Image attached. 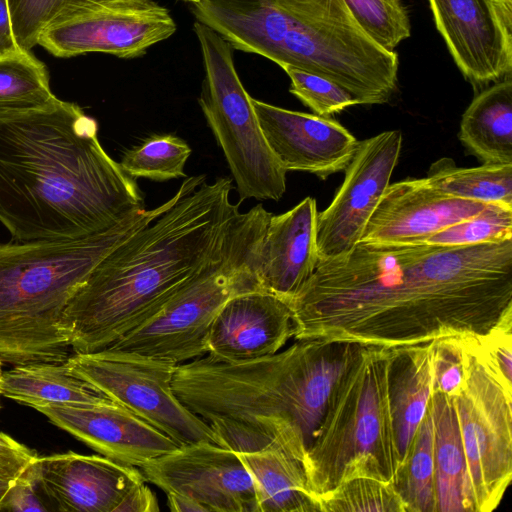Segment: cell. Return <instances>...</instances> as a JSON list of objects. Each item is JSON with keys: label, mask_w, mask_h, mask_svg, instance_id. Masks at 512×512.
<instances>
[{"label": "cell", "mask_w": 512, "mask_h": 512, "mask_svg": "<svg viewBox=\"0 0 512 512\" xmlns=\"http://www.w3.org/2000/svg\"><path fill=\"white\" fill-rule=\"evenodd\" d=\"M271 215L261 204L238 212L220 252L153 315L106 348L175 365L207 354L209 330L223 304L260 289L258 253Z\"/></svg>", "instance_id": "obj_7"}, {"label": "cell", "mask_w": 512, "mask_h": 512, "mask_svg": "<svg viewBox=\"0 0 512 512\" xmlns=\"http://www.w3.org/2000/svg\"><path fill=\"white\" fill-rule=\"evenodd\" d=\"M67 362L73 372L179 446L217 444L211 428L176 396L172 382L177 365L108 348L74 353Z\"/></svg>", "instance_id": "obj_11"}, {"label": "cell", "mask_w": 512, "mask_h": 512, "mask_svg": "<svg viewBox=\"0 0 512 512\" xmlns=\"http://www.w3.org/2000/svg\"><path fill=\"white\" fill-rule=\"evenodd\" d=\"M36 477L39 490L63 512H116L129 492L146 481L136 466L73 451L39 456Z\"/></svg>", "instance_id": "obj_18"}, {"label": "cell", "mask_w": 512, "mask_h": 512, "mask_svg": "<svg viewBox=\"0 0 512 512\" xmlns=\"http://www.w3.org/2000/svg\"><path fill=\"white\" fill-rule=\"evenodd\" d=\"M263 135L286 171H303L322 180L350 163L358 140L328 117L277 107L252 98Z\"/></svg>", "instance_id": "obj_17"}, {"label": "cell", "mask_w": 512, "mask_h": 512, "mask_svg": "<svg viewBox=\"0 0 512 512\" xmlns=\"http://www.w3.org/2000/svg\"><path fill=\"white\" fill-rule=\"evenodd\" d=\"M37 479L29 480L13 485L4 503L3 510L24 512V511H47L39 495Z\"/></svg>", "instance_id": "obj_39"}, {"label": "cell", "mask_w": 512, "mask_h": 512, "mask_svg": "<svg viewBox=\"0 0 512 512\" xmlns=\"http://www.w3.org/2000/svg\"><path fill=\"white\" fill-rule=\"evenodd\" d=\"M287 14L303 21L318 17L333 0H269Z\"/></svg>", "instance_id": "obj_41"}, {"label": "cell", "mask_w": 512, "mask_h": 512, "mask_svg": "<svg viewBox=\"0 0 512 512\" xmlns=\"http://www.w3.org/2000/svg\"><path fill=\"white\" fill-rule=\"evenodd\" d=\"M254 484L259 512H321L304 466L278 448L238 454Z\"/></svg>", "instance_id": "obj_25"}, {"label": "cell", "mask_w": 512, "mask_h": 512, "mask_svg": "<svg viewBox=\"0 0 512 512\" xmlns=\"http://www.w3.org/2000/svg\"><path fill=\"white\" fill-rule=\"evenodd\" d=\"M432 341L389 348L388 400L398 457L404 461L433 394Z\"/></svg>", "instance_id": "obj_22"}, {"label": "cell", "mask_w": 512, "mask_h": 512, "mask_svg": "<svg viewBox=\"0 0 512 512\" xmlns=\"http://www.w3.org/2000/svg\"><path fill=\"white\" fill-rule=\"evenodd\" d=\"M466 380L453 398L474 512L500 504L512 478V389L485 360L477 338H464Z\"/></svg>", "instance_id": "obj_10"}, {"label": "cell", "mask_w": 512, "mask_h": 512, "mask_svg": "<svg viewBox=\"0 0 512 512\" xmlns=\"http://www.w3.org/2000/svg\"><path fill=\"white\" fill-rule=\"evenodd\" d=\"M55 97L47 68L31 51L0 57V112L39 108Z\"/></svg>", "instance_id": "obj_29"}, {"label": "cell", "mask_w": 512, "mask_h": 512, "mask_svg": "<svg viewBox=\"0 0 512 512\" xmlns=\"http://www.w3.org/2000/svg\"><path fill=\"white\" fill-rule=\"evenodd\" d=\"M194 31L205 70L198 102L224 153L240 201L280 200L286 191L287 171L263 135L252 97L237 74L232 46L199 21Z\"/></svg>", "instance_id": "obj_9"}, {"label": "cell", "mask_w": 512, "mask_h": 512, "mask_svg": "<svg viewBox=\"0 0 512 512\" xmlns=\"http://www.w3.org/2000/svg\"><path fill=\"white\" fill-rule=\"evenodd\" d=\"M38 458L33 449L0 432V480L15 485L37 479Z\"/></svg>", "instance_id": "obj_38"}, {"label": "cell", "mask_w": 512, "mask_h": 512, "mask_svg": "<svg viewBox=\"0 0 512 512\" xmlns=\"http://www.w3.org/2000/svg\"><path fill=\"white\" fill-rule=\"evenodd\" d=\"M23 50L16 41L8 0H0V57L20 53Z\"/></svg>", "instance_id": "obj_42"}, {"label": "cell", "mask_w": 512, "mask_h": 512, "mask_svg": "<svg viewBox=\"0 0 512 512\" xmlns=\"http://www.w3.org/2000/svg\"><path fill=\"white\" fill-rule=\"evenodd\" d=\"M191 154L186 141L173 134H153L127 149L120 166L130 177L167 181L184 177V166Z\"/></svg>", "instance_id": "obj_31"}, {"label": "cell", "mask_w": 512, "mask_h": 512, "mask_svg": "<svg viewBox=\"0 0 512 512\" xmlns=\"http://www.w3.org/2000/svg\"><path fill=\"white\" fill-rule=\"evenodd\" d=\"M427 180L441 192L462 199L512 206V164L457 167L451 158L432 163Z\"/></svg>", "instance_id": "obj_27"}, {"label": "cell", "mask_w": 512, "mask_h": 512, "mask_svg": "<svg viewBox=\"0 0 512 512\" xmlns=\"http://www.w3.org/2000/svg\"><path fill=\"white\" fill-rule=\"evenodd\" d=\"M127 0H8L12 28L26 51L38 45L42 33L76 15Z\"/></svg>", "instance_id": "obj_30"}, {"label": "cell", "mask_w": 512, "mask_h": 512, "mask_svg": "<svg viewBox=\"0 0 512 512\" xmlns=\"http://www.w3.org/2000/svg\"><path fill=\"white\" fill-rule=\"evenodd\" d=\"M140 470L166 494L186 497L204 511L259 512L253 481L239 455L218 444L182 445Z\"/></svg>", "instance_id": "obj_14"}, {"label": "cell", "mask_w": 512, "mask_h": 512, "mask_svg": "<svg viewBox=\"0 0 512 512\" xmlns=\"http://www.w3.org/2000/svg\"><path fill=\"white\" fill-rule=\"evenodd\" d=\"M294 335L292 311L284 299L264 290L229 298L207 338V355L237 362L278 352Z\"/></svg>", "instance_id": "obj_20"}, {"label": "cell", "mask_w": 512, "mask_h": 512, "mask_svg": "<svg viewBox=\"0 0 512 512\" xmlns=\"http://www.w3.org/2000/svg\"><path fill=\"white\" fill-rule=\"evenodd\" d=\"M140 209L99 233L0 244V360L63 362L71 350L64 311L94 267L162 210Z\"/></svg>", "instance_id": "obj_5"}, {"label": "cell", "mask_w": 512, "mask_h": 512, "mask_svg": "<svg viewBox=\"0 0 512 512\" xmlns=\"http://www.w3.org/2000/svg\"><path fill=\"white\" fill-rule=\"evenodd\" d=\"M175 31V21L165 7L153 0H127L51 26L38 45L60 58L102 52L129 59L144 55Z\"/></svg>", "instance_id": "obj_13"}, {"label": "cell", "mask_w": 512, "mask_h": 512, "mask_svg": "<svg viewBox=\"0 0 512 512\" xmlns=\"http://www.w3.org/2000/svg\"><path fill=\"white\" fill-rule=\"evenodd\" d=\"M363 347L305 339L237 362L202 356L177 365L172 386L218 445L237 454L278 448L305 469L333 393Z\"/></svg>", "instance_id": "obj_4"}, {"label": "cell", "mask_w": 512, "mask_h": 512, "mask_svg": "<svg viewBox=\"0 0 512 512\" xmlns=\"http://www.w3.org/2000/svg\"><path fill=\"white\" fill-rule=\"evenodd\" d=\"M36 410L96 452L123 464L140 467L180 447L114 401L96 405H47Z\"/></svg>", "instance_id": "obj_19"}, {"label": "cell", "mask_w": 512, "mask_h": 512, "mask_svg": "<svg viewBox=\"0 0 512 512\" xmlns=\"http://www.w3.org/2000/svg\"><path fill=\"white\" fill-rule=\"evenodd\" d=\"M478 343L485 360L512 389V311L479 338Z\"/></svg>", "instance_id": "obj_37"}, {"label": "cell", "mask_w": 512, "mask_h": 512, "mask_svg": "<svg viewBox=\"0 0 512 512\" xmlns=\"http://www.w3.org/2000/svg\"><path fill=\"white\" fill-rule=\"evenodd\" d=\"M455 63L473 84L512 70V6L500 0H428Z\"/></svg>", "instance_id": "obj_15"}, {"label": "cell", "mask_w": 512, "mask_h": 512, "mask_svg": "<svg viewBox=\"0 0 512 512\" xmlns=\"http://www.w3.org/2000/svg\"><path fill=\"white\" fill-rule=\"evenodd\" d=\"M182 1L189 2V3H191L192 5H195V4L200 3L202 0H182Z\"/></svg>", "instance_id": "obj_45"}, {"label": "cell", "mask_w": 512, "mask_h": 512, "mask_svg": "<svg viewBox=\"0 0 512 512\" xmlns=\"http://www.w3.org/2000/svg\"><path fill=\"white\" fill-rule=\"evenodd\" d=\"M353 19L375 44L386 51L410 37L411 25L403 0H343Z\"/></svg>", "instance_id": "obj_33"}, {"label": "cell", "mask_w": 512, "mask_h": 512, "mask_svg": "<svg viewBox=\"0 0 512 512\" xmlns=\"http://www.w3.org/2000/svg\"><path fill=\"white\" fill-rule=\"evenodd\" d=\"M487 204L445 194L427 178L389 184L359 242L423 243L433 234L481 212Z\"/></svg>", "instance_id": "obj_16"}, {"label": "cell", "mask_w": 512, "mask_h": 512, "mask_svg": "<svg viewBox=\"0 0 512 512\" xmlns=\"http://www.w3.org/2000/svg\"><path fill=\"white\" fill-rule=\"evenodd\" d=\"M388 363L389 348L364 346L336 387L305 462L314 496L357 477L392 482L398 457L388 400Z\"/></svg>", "instance_id": "obj_8"}, {"label": "cell", "mask_w": 512, "mask_h": 512, "mask_svg": "<svg viewBox=\"0 0 512 512\" xmlns=\"http://www.w3.org/2000/svg\"><path fill=\"white\" fill-rule=\"evenodd\" d=\"M167 495V505L171 511L174 512H204L202 506L197 504L196 502L177 495L173 493H168Z\"/></svg>", "instance_id": "obj_43"}, {"label": "cell", "mask_w": 512, "mask_h": 512, "mask_svg": "<svg viewBox=\"0 0 512 512\" xmlns=\"http://www.w3.org/2000/svg\"><path fill=\"white\" fill-rule=\"evenodd\" d=\"M192 11L232 48L322 76L358 104H384L396 91L397 53L364 34L302 22L269 0H202Z\"/></svg>", "instance_id": "obj_6"}, {"label": "cell", "mask_w": 512, "mask_h": 512, "mask_svg": "<svg viewBox=\"0 0 512 512\" xmlns=\"http://www.w3.org/2000/svg\"><path fill=\"white\" fill-rule=\"evenodd\" d=\"M282 69L290 78V92L318 116L328 117L358 105L347 90L322 76L291 66Z\"/></svg>", "instance_id": "obj_35"}, {"label": "cell", "mask_w": 512, "mask_h": 512, "mask_svg": "<svg viewBox=\"0 0 512 512\" xmlns=\"http://www.w3.org/2000/svg\"><path fill=\"white\" fill-rule=\"evenodd\" d=\"M429 409L434 430L436 512H474L453 398L433 392Z\"/></svg>", "instance_id": "obj_24"}, {"label": "cell", "mask_w": 512, "mask_h": 512, "mask_svg": "<svg viewBox=\"0 0 512 512\" xmlns=\"http://www.w3.org/2000/svg\"><path fill=\"white\" fill-rule=\"evenodd\" d=\"M232 180L186 178L151 221L106 255L69 301L62 328L74 353L106 348L153 315L222 249L239 204Z\"/></svg>", "instance_id": "obj_3"}, {"label": "cell", "mask_w": 512, "mask_h": 512, "mask_svg": "<svg viewBox=\"0 0 512 512\" xmlns=\"http://www.w3.org/2000/svg\"><path fill=\"white\" fill-rule=\"evenodd\" d=\"M146 482V481H145ZM140 483L124 498L116 512H155L159 511L158 501L152 490Z\"/></svg>", "instance_id": "obj_40"}, {"label": "cell", "mask_w": 512, "mask_h": 512, "mask_svg": "<svg viewBox=\"0 0 512 512\" xmlns=\"http://www.w3.org/2000/svg\"><path fill=\"white\" fill-rule=\"evenodd\" d=\"M512 239V206L489 203L478 214L449 226L423 243L469 246Z\"/></svg>", "instance_id": "obj_34"}, {"label": "cell", "mask_w": 512, "mask_h": 512, "mask_svg": "<svg viewBox=\"0 0 512 512\" xmlns=\"http://www.w3.org/2000/svg\"><path fill=\"white\" fill-rule=\"evenodd\" d=\"M433 392L448 397L461 393L466 380L464 338L451 337L432 341Z\"/></svg>", "instance_id": "obj_36"}, {"label": "cell", "mask_w": 512, "mask_h": 512, "mask_svg": "<svg viewBox=\"0 0 512 512\" xmlns=\"http://www.w3.org/2000/svg\"><path fill=\"white\" fill-rule=\"evenodd\" d=\"M2 361L0 360V379H1V376H2ZM1 396V394H0ZM0 408H1V402H0Z\"/></svg>", "instance_id": "obj_46"}, {"label": "cell", "mask_w": 512, "mask_h": 512, "mask_svg": "<svg viewBox=\"0 0 512 512\" xmlns=\"http://www.w3.org/2000/svg\"><path fill=\"white\" fill-rule=\"evenodd\" d=\"M434 472V430L428 406L391 482L406 512H436Z\"/></svg>", "instance_id": "obj_28"}, {"label": "cell", "mask_w": 512, "mask_h": 512, "mask_svg": "<svg viewBox=\"0 0 512 512\" xmlns=\"http://www.w3.org/2000/svg\"><path fill=\"white\" fill-rule=\"evenodd\" d=\"M462 144L483 163L512 164V81L479 93L462 115Z\"/></svg>", "instance_id": "obj_26"}, {"label": "cell", "mask_w": 512, "mask_h": 512, "mask_svg": "<svg viewBox=\"0 0 512 512\" xmlns=\"http://www.w3.org/2000/svg\"><path fill=\"white\" fill-rule=\"evenodd\" d=\"M317 216L312 197L287 212L271 215L258 253L261 290L288 301L310 279L318 262Z\"/></svg>", "instance_id": "obj_21"}, {"label": "cell", "mask_w": 512, "mask_h": 512, "mask_svg": "<svg viewBox=\"0 0 512 512\" xmlns=\"http://www.w3.org/2000/svg\"><path fill=\"white\" fill-rule=\"evenodd\" d=\"M402 147L398 130L358 141L345 178L331 204L317 216L318 260L346 254L355 247L390 184Z\"/></svg>", "instance_id": "obj_12"}, {"label": "cell", "mask_w": 512, "mask_h": 512, "mask_svg": "<svg viewBox=\"0 0 512 512\" xmlns=\"http://www.w3.org/2000/svg\"><path fill=\"white\" fill-rule=\"evenodd\" d=\"M287 303L296 340L394 348L479 339L512 311V239L469 246L359 242L318 260Z\"/></svg>", "instance_id": "obj_1"}, {"label": "cell", "mask_w": 512, "mask_h": 512, "mask_svg": "<svg viewBox=\"0 0 512 512\" xmlns=\"http://www.w3.org/2000/svg\"><path fill=\"white\" fill-rule=\"evenodd\" d=\"M0 394L33 409L47 405H96L113 402L73 372L67 362L13 366L2 372Z\"/></svg>", "instance_id": "obj_23"}, {"label": "cell", "mask_w": 512, "mask_h": 512, "mask_svg": "<svg viewBox=\"0 0 512 512\" xmlns=\"http://www.w3.org/2000/svg\"><path fill=\"white\" fill-rule=\"evenodd\" d=\"M321 512H406L392 483L357 477L317 497Z\"/></svg>", "instance_id": "obj_32"}, {"label": "cell", "mask_w": 512, "mask_h": 512, "mask_svg": "<svg viewBox=\"0 0 512 512\" xmlns=\"http://www.w3.org/2000/svg\"><path fill=\"white\" fill-rule=\"evenodd\" d=\"M13 485L3 480H0V510H3L4 503Z\"/></svg>", "instance_id": "obj_44"}, {"label": "cell", "mask_w": 512, "mask_h": 512, "mask_svg": "<svg viewBox=\"0 0 512 512\" xmlns=\"http://www.w3.org/2000/svg\"><path fill=\"white\" fill-rule=\"evenodd\" d=\"M144 208L134 178L102 147L98 124L55 97L0 112V222L12 240L77 239Z\"/></svg>", "instance_id": "obj_2"}]
</instances>
